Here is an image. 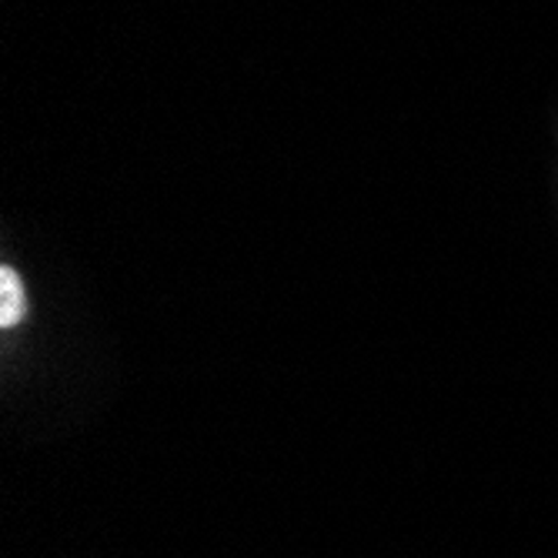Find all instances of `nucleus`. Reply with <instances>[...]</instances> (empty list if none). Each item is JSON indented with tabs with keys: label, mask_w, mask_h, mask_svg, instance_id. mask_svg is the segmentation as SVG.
<instances>
[{
	"label": "nucleus",
	"mask_w": 558,
	"mask_h": 558,
	"mask_svg": "<svg viewBox=\"0 0 558 558\" xmlns=\"http://www.w3.org/2000/svg\"><path fill=\"white\" fill-rule=\"evenodd\" d=\"M24 318V284L14 268H0V325L11 328Z\"/></svg>",
	"instance_id": "obj_1"
}]
</instances>
